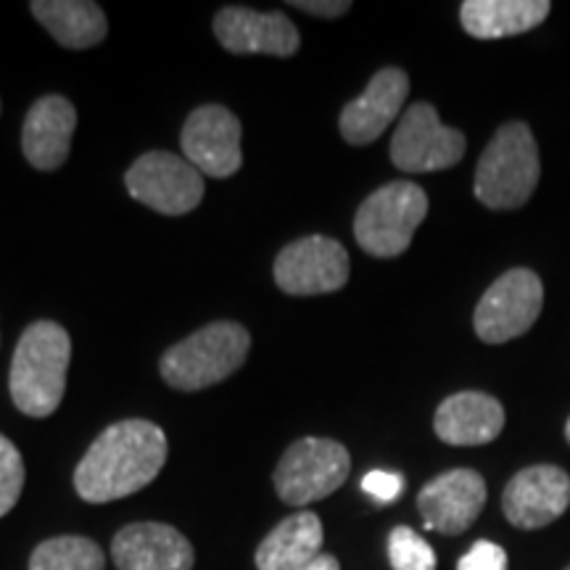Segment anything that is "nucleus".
Here are the masks:
<instances>
[{"instance_id": "obj_29", "label": "nucleus", "mask_w": 570, "mask_h": 570, "mask_svg": "<svg viewBox=\"0 0 570 570\" xmlns=\"http://www.w3.org/2000/svg\"><path fill=\"white\" fill-rule=\"evenodd\" d=\"M566 439H568V444H570V417H568V423H566Z\"/></svg>"}, {"instance_id": "obj_9", "label": "nucleus", "mask_w": 570, "mask_h": 570, "mask_svg": "<svg viewBox=\"0 0 570 570\" xmlns=\"http://www.w3.org/2000/svg\"><path fill=\"white\" fill-rule=\"evenodd\" d=\"M125 185L135 202L148 209L180 217L204 202V175L183 156L148 151L127 169Z\"/></svg>"}, {"instance_id": "obj_22", "label": "nucleus", "mask_w": 570, "mask_h": 570, "mask_svg": "<svg viewBox=\"0 0 570 570\" xmlns=\"http://www.w3.org/2000/svg\"><path fill=\"white\" fill-rule=\"evenodd\" d=\"M104 550L85 537H56L42 541L30 558V570H104Z\"/></svg>"}, {"instance_id": "obj_13", "label": "nucleus", "mask_w": 570, "mask_h": 570, "mask_svg": "<svg viewBox=\"0 0 570 570\" xmlns=\"http://www.w3.org/2000/svg\"><path fill=\"white\" fill-rule=\"evenodd\" d=\"M570 508V475L558 465H531L510 479L502 494L504 518L520 531L552 525Z\"/></svg>"}, {"instance_id": "obj_2", "label": "nucleus", "mask_w": 570, "mask_h": 570, "mask_svg": "<svg viewBox=\"0 0 570 570\" xmlns=\"http://www.w3.org/2000/svg\"><path fill=\"white\" fill-rule=\"evenodd\" d=\"M71 360V338L59 323L40 320L21 333L11 360L9 389L19 412L48 417L59 410Z\"/></svg>"}, {"instance_id": "obj_12", "label": "nucleus", "mask_w": 570, "mask_h": 570, "mask_svg": "<svg viewBox=\"0 0 570 570\" xmlns=\"http://www.w3.org/2000/svg\"><path fill=\"white\" fill-rule=\"evenodd\" d=\"M487 508V481L470 468L446 470L417 494V510L428 531L460 537Z\"/></svg>"}, {"instance_id": "obj_17", "label": "nucleus", "mask_w": 570, "mask_h": 570, "mask_svg": "<svg viewBox=\"0 0 570 570\" xmlns=\"http://www.w3.org/2000/svg\"><path fill=\"white\" fill-rule=\"evenodd\" d=\"M77 130V111L63 96H46L32 104L21 127V148L27 161L42 173L67 164L71 135Z\"/></svg>"}, {"instance_id": "obj_23", "label": "nucleus", "mask_w": 570, "mask_h": 570, "mask_svg": "<svg viewBox=\"0 0 570 570\" xmlns=\"http://www.w3.org/2000/svg\"><path fill=\"white\" fill-rule=\"evenodd\" d=\"M389 560L394 570H436V552L410 525H396L391 531Z\"/></svg>"}, {"instance_id": "obj_18", "label": "nucleus", "mask_w": 570, "mask_h": 570, "mask_svg": "<svg viewBox=\"0 0 570 570\" xmlns=\"http://www.w3.org/2000/svg\"><path fill=\"white\" fill-rule=\"evenodd\" d=\"M433 428L449 446H483L504 431V407L483 391H460L439 404Z\"/></svg>"}, {"instance_id": "obj_8", "label": "nucleus", "mask_w": 570, "mask_h": 570, "mask_svg": "<svg viewBox=\"0 0 570 570\" xmlns=\"http://www.w3.org/2000/svg\"><path fill=\"white\" fill-rule=\"evenodd\" d=\"M465 135L446 127L431 104H412L399 119L391 138V161L410 175L441 173L454 167L465 156Z\"/></svg>"}, {"instance_id": "obj_24", "label": "nucleus", "mask_w": 570, "mask_h": 570, "mask_svg": "<svg viewBox=\"0 0 570 570\" xmlns=\"http://www.w3.org/2000/svg\"><path fill=\"white\" fill-rule=\"evenodd\" d=\"M24 460L19 449L0 433V518L17 508L21 489H24Z\"/></svg>"}, {"instance_id": "obj_1", "label": "nucleus", "mask_w": 570, "mask_h": 570, "mask_svg": "<svg viewBox=\"0 0 570 570\" xmlns=\"http://www.w3.org/2000/svg\"><path fill=\"white\" fill-rule=\"evenodd\" d=\"M167 462V436L148 420H119L92 441L75 470L85 502L106 504L146 489Z\"/></svg>"}, {"instance_id": "obj_28", "label": "nucleus", "mask_w": 570, "mask_h": 570, "mask_svg": "<svg viewBox=\"0 0 570 570\" xmlns=\"http://www.w3.org/2000/svg\"><path fill=\"white\" fill-rule=\"evenodd\" d=\"M298 570H341V562L333 558V554L320 552L315 560H309L304 568H298Z\"/></svg>"}, {"instance_id": "obj_16", "label": "nucleus", "mask_w": 570, "mask_h": 570, "mask_svg": "<svg viewBox=\"0 0 570 570\" xmlns=\"http://www.w3.org/2000/svg\"><path fill=\"white\" fill-rule=\"evenodd\" d=\"M111 558L119 570H194L190 541L167 523H132L114 537Z\"/></svg>"}, {"instance_id": "obj_10", "label": "nucleus", "mask_w": 570, "mask_h": 570, "mask_svg": "<svg viewBox=\"0 0 570 570\" xmlns=\"http://www.w3.org/2000/svg\"><path fill=\"white\" fill-rule=\"evenodd\" d=\"M273 273L283 294H333L348 281V254L336 238L309 235V238L294 240L277 254Z\"/></svg>"}, {"instance_id": "obj_19", "label": "nucleus", "mask_w": 570, "mask_h": 570, "mask_svg": "<svg viewBox=\"0 0 570 570\" xmlns=\"http://www.w3.org/2000/svg\"><path fill=\"white\" fill-rule=\"evenodd\" d=\"M550 11V0H465L460 21L470 38L502 40L537 30Z\"/></svg>"}, {"instance_id": "obj_14", "label": "nucleus", "mask_w": 570, "mask_h": 570, "mask_svg": "<svg viewBox=\"0 0 570 570\" xmlns=\"http://www.w3.org/2000/svg\"><path fill=\"white\" fill-rule=\"evenodd\" d=\"M214 38L230 53H267L291 59L302 46L296 24L281 11H254L246 6H225L214 17Z\"/></svg>"}, {"instance_id": "obj_15", "label": "nucleus", "mask_w": 570, "mask_h": 570, "mask_svg": "<svg viewBox=\"0 0 570 570\" xmlns=\"http://www.w3.org/2000/svg\"><path fill=\"white\" fill-rule=\"evenodd\" d=\"M410 96L407 71L386 67L375 71L373 80L367 82L365 92L354 101H348L341 111L338 127L346 142L352 146H367L375 142L389 130L391 122L399 117L404 101Z\"/></svg>"}, {"instance_id": "obj_30", "label": "nucleus", "mask_w": 570, "mask_h": 570, "mask_svg": "<svg viewBox=\"0 0 570 570\" xmlns=\"http://www.w3.org/2000/svg\"><path fill=\"white\" fill-rule=\"evenodd\" d=\"M566 570H570V566H568V568H566Z\"/></svg>"}, {"instance_id": "obj_5", "label": "nucleus", "mask_w": 570, "mask_h": 570, "mask_svg": "<svg viewBox=\"0 0 570 570\" xmlns=\"http://www.w3.org/2000/svg\"><path fill=\"white\" fill-rule=\"evenodd\" d=\"M425 214L428 196L420 185L410 180L389 183L370 194L356 209L354 238L370 256L394 259L407 252Z\"/></svg>"}, {"instance_id": "obj_27", "label": "nucleus", "mask_w": 570, "mask_h": 570, "mask_svg": "<svg viewBox=\"0 0 570 570\" xmlns=\"http://www.w3.org/2000/svg\"><path fill=\"white\" fill-rule=\"evenodd\" d=\"M294 9L312 13V17H323V19H338L352 9L348 0H331V3H320V0H294Z\"/></svg>"}, {"instance_id": "obj_20", "label": "nucleus", "mask_w": 570, "mask_h": 570, "mask_svg": "<svg viewBox=\"0 0 570 570\" xmlns=\"http://www.w3.org/2000/svg\"><path fill=\"white\" fill-rule=\"evenodd\" d=\"M323 547V523L315 512L304 510L281 520L256 550L259 570H298L315 560Z\"/></svg>"}, {"instance_id": "obj_21", "label": "nucleus", "mask_w": 570, "mask_h": 570, "mask_svg": "<svg viewBox=\"0 0 570 570\" xmlns=\"http://www.w3.org/2000/svg\"><path fill=\"white\" fill-rule=\"evenodd\" d=\"M30 11L63 48H92L109 32L104 9L90 0H35Z\"/></svg>"}, {"instance_id": "obj_6", "label": "nucleus", "mask_w": 570, "mask_h": 570, "mask_svg": "<svg viewBox=\"0 0 570 570\" xmlns=\"http://www.w3.org/2000/svg\"><path fill=\"white\" fill-rule=\"evenodd\" d=\"M352 458L333 439H298L285 449L275 468V491L285 504L306 508L338 491L348 479Z\"/></svg>"}, {"instance_id": "obj_4", "label": "nucleus", "mask_w": 570, "mask_h": 570, "mask_svg": "<svg viewBox=\"0 0 570 570\" xmlns=\"http://www.w3.org/2000/svg\"><path fill=\"white\" fill-rule=\"evenodd\" d=\"M252 336L240 323L219 320L175 344L161 356V377L177 391H202L223 383L246 362Z\"/></svg>"}, {"instance_id": "obj_11", "label": "nucleus", "mask_w": 570, "mask_h": 570, "mask_svg": "<svg viewBox=\"0 0 570 570\" xmlns=\"http://www.w3.org/2000/svg\"><path fill=\"white\" fill-rule=\"evenodd\" d=\"M240 122L230 109L217 104L198 106L183 127V156L204 177H230L244 164Z\"/></svg>"}, {"instance_id": "obj_7", "label": "nucleus", "mask_w": 570, "mask_h": 570, "mask_svg": "<svg viewBox=\"0 0 570 570\" xmlns=\"http://www.w3.org/2000/svg\"><path fill=\"white\" fill-rule=\"evenodd\" d=\"M544 306V285L533 269H508L475 306L473 327L483 344H504L529 333Z\"/></svg>"}, {"instance_id": "obj_25", "label": "nucleus", "mask_w": 570, "mask_h": 570, "mask_svg": "<svg viewBox=\"0 0 570 570\" xmlns=\"http://www.w3.org/2000/svg\"><path fill=\"white\" fill-rule=\"evenodd\" d=\"M458 570H508V552L494 541L481 539L462 554Z\"/></svg>"}, {"instance_id": "obj_26", "label": "nucleus", "mask_w": 570, "mask_h": 570, "mask_svg": "<svg viewBox=\"0 0 570 570\" xmlns=\"http://www.w3.org/2000/svg\"><path fill=\"white\" fill-rule=\"evenodd\" d=\"M404 481L399 473H386V470H373L362 479V491L370 497H375L377 502H394L402 494Z\"/></svg>"}, {"instance_id": "obj_3", "label": "nucleus", "mask_w": 570, "mask_h": 570, "mask_svg": "<svg viewBox=\"0 0 570 570\" xmlns=\"http://www.w3.org/2000/svg\"><path fill=\"white\" fill-rule=\"evenodd\" d=\"M541 177L539 146L525 122H508L494 132L475 167V198L494 212L525 206Z\"/></svg>"}]
</instances>
